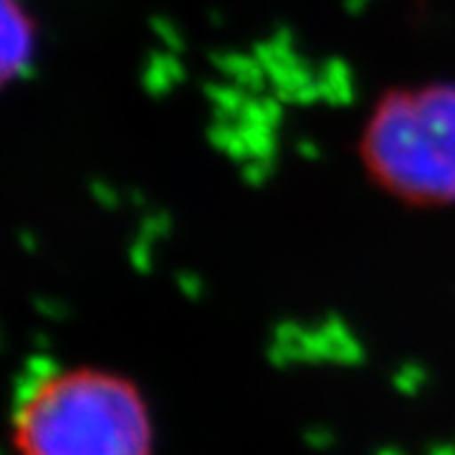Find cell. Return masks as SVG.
Returning a JSON list of instances; mask_svg holds the SVG:
<instances>
[{
	"mask_svg": "<svg viewBox=\"0 0 455 455\" xmlns=\"http://www.w3.org/2000/svg\"><path fill=\"white\" fill-rule=\"evenodd\" d=\"M18 455H152L149 403L130 377L101 367L44 374L13 415Z\"/></svg>",
	"mask_w": 455,
	"mask_h": 455,
	"instance_id": "cell-1",
	"label": "cell"
},
{
	"mask_svg": "<svg viewBox=\"0 0 455 455\" xmlns=\"http://www.w3.org/2000/svg\"><path fill=\"white\" fill-rule=\"evenodd\" d=\"M364 160L392 196L415 205L455 200V89L427 86L379 104Z\"/></svg>",
	"mask_w": 455,
	"mask_h": 455,
	"instance_id": "cell-2",
	"label": "cell"
},
{
	"mask_svg": "<svg viewBox=\"0 0 455 455\" xmlns=\"http://www.w3.org/2000/svg\"><path fill=\"white\" fill-rule=\"evenodd\" d=\"M36 49V26L20 0H0V89L23 74Z\"/></svg>",
	"mask_w": 455,
	"mask_h": 455,
	"instance_id": "cell-3",
	"label": "cell"
}]
</instances>
